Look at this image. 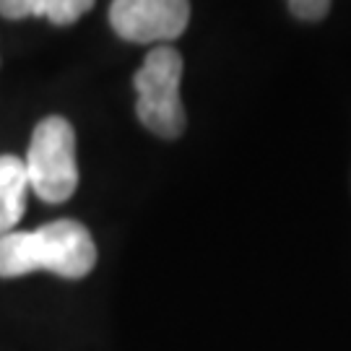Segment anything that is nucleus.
I'll use <instances>...</instances> for the list:
<instances>
[{"instance_id": "obj_1", "label": "nucleus", "mask_w": 351, "mask_h": 351, "mask_svg": "<svg viewBox=\"0 0 351 351\" xmlns=\"http://www.w3.org/2000/svg\"><path fill=\"white\" fill-rule=\"evenodd\" d=\"M182 55L175 47H154L133 78L138 99L136 114L141 125L159 138H180L185 130V107L180 101Z\"/></svg>"}, {"instance_id": "obj_7", "label": "nucleus", "mask_w": 351, "mask_h": 351, "mask_svg": "<svg viewBox=\"0 0 351 351\" xmlns=\"http://www.w3.org/2000/svg\"><path fill=\"white\" fill-rule=\"evenodd\" d=\"M291 13L302 21H320L330 8V0H287Z\"/></svg>"}, {"instance_id": "obj_5", "label": "nucleus", "mask_w": 351, "mask_h": 351, "mask_svg": "<svg viewBox=\"0 0 351 351\" xmlns=\"http://www.w3.org/2000/svg\"><path fill=\"white\" fill-rule=\"evenodd\" d=\"M26 177L24 159L3 154L0 156V237L13 232V226L21 221L26 208Z\"/></svg>"}, {"instance_id": "obj_4", "label": "nucleus", "mask_w": 351, "mask_h": 351, "mask_svg": "<svg viewBox=\"0 0 351 351\" xmlns=\"http://www.w3.org/2000/svg\"><path fill=\"white\" fill-rule=\"evenodd\" d=\"M110 24L136 45L172 42L190 24V0H112Z\"/></svg>"}, {"instance_id": "obj_3", "label": "nucleus", "mask_w": 351, "mask_h": 351, "mask_svg": "<svg viewBox=\"0 0 351 351\" xmlns=\"http://www.w3.org/2000/svg\"><path fill=\"white\" fill-rule=\"evenodd\" d=\"M29 261L34 271H50L63 278H84L97 263V245L78 221L60 219L29 232Z\"/></svg>"}, {"instance_id": "obj_6", "label": "nucleus", "mask_w": 351, "mask_h": 351, "mask_svg": "<svg viewBox=\"0 0 351 351\" xmlns=\"http://www.w3.org/2000/svg\"><path fill=\"white\" fill-rule=\"evenodd\" d=\"M91 5L94 0H0V16L13 21L29 16H45L52 24L68 26L78 21Z\"/></svg>"}, {"instance_id": "obj_2", "label": "nucleus", "mask_w": 351, "mask_h": 351, "mask_svg": "<svg viewBox=\"0 0 351 351\" xmlns=\"http://www.w3.org/2000/svg\"><path fill=\"white\" fill-rule=\"evenodd\" d=\"M26 177L29 188L45 203H65L78 188V167H75V130L73 125L52 114L45 117L26 151Z\"/></svg>"}]
</instances>
